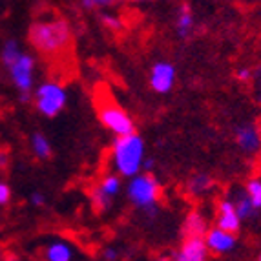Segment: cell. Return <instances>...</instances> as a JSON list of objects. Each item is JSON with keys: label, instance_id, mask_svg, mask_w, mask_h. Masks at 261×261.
Instances as JSON below:
<instances>
[{"label": "cell", "instance_id": "cell-1", "mask_svg": "<svg viewBox=\"0 0 261 261\" xmlns=\"http://www.w3.org/2000/svg\"><path fill=\"white\" fill-rule=\"evenodd\" d=\"M28 40L40 55L59 57L71 46V30L64 18H40L30 26Z\"/></svg>", "mask_w": 261, "mask_h": 261}, {"label": "cell", "instance_id": "cell-2", "mask_svg": "<svg viewBox=\"0 0 261 261\" xmlns=\"http://www.w3.org/2000/svg\"><path fill=\"white\" fill-rule=\"evenodd\" d=\"M144 161V143L137 134L115 137L113 143V165L124 177L139 175Z\"/></svg>", "mask_w": 261, "mask_h": 261}, {"label": "cell", "instance_id": "cell-3", "mask_svg": "<svg viewBox=\"0 0 261 261\" xmlns=\"http://www.w3.org/2000/svg\"><path fill=\"white\" fill-rule=\"evenodd\" d=\"M161 185L152 174H139L130 179L128 197L137 208H143L146 214H155V203L159 199Z\"/></svg>", "mask_w": 261, "mask_h": 261}, {"label": "cell", "instance_id": "cell-4", "mask_svg": "<svg viewBox=\"0 0 261 261\" xmlns=\"http://www.w3.org/2000/svg\"><path fill=\"white\" fill-rule=\"evenodd\" d=\"M97 113H99V121L117 137L135 134L134 121L130 119V115L119 105H115L110 95L99 97V100H97Z\"/></svg>", "mask_w": 261, "mask_h": 261}, {"label": "cell", "instance_id": "cell-5", "mask_svg": "<svg viewBox=\"0 0 261 261\" xmlns=\"http://www.w3.org/2000/svg\"><path fill=\"white\" fill-rule=\"evenodd\" d=\"M35 106L44 117H55L64 110L66 100H68V93H66L64 86L61 83H42L35 90Z\"/></svg>", "mask_w": 261, "mask_h": 261}, {"label": "cell", "instance_id": "cell-6", "mask_svg": "<svg viewBox=\"0 0 261 261\" xmlns=\"http://www.w3.org/2000/svg\"><path fill=\"white\" fill-rule=\"evenodd\" d=\"M8 71L13 86L20 92V100L30 102L31 90H33V83H35V59L30 53H22L17 61L9 66Z\"/></svg>", "mask_w": 261, "mask_h": 261}, {"label": "cell", "instance_id": "cell-7", "mask_svg": "<svg viewBox=\"0 0 261 261\" xmlns=\"http://www.w3.org/2000/svg\"><path fill=\"white\" fill-rule=\"evenodd\" d=\"M175 68L170 62H157L150 71V86L157 93H168L174 86Z\"/></svg>", "mask_w": 261, "mask_h": 261}, {"label": "cell", "instance_id": "cell-8", "mask_svg": "<svg viewBox=\"0 0 261 261\" xmlns=\"http://www.w3.org/2000/svg\"><path fill=\"white\" fill-rule=\"evenodd\" d=\"M236 141L243 152L256 153L261 148V134L254 124H243L236 128Z\"/></svg>", "mask_w": 261, "mask_h": 261}, {"label": "cell", "instance_id": "cell-9", "mask_svg": "<svg viewBox=\"0 0 261 261\" xmlns=\"http://www.w3.org/2000/svg\"><path fill=\"white\" fill-rule=\"evenodd\" d=\"M205 245L208 250H212V252H216V254L230 252L232 248L236 247V236L219 230V228H212V230L206 232Z\"/></svg>", "mask_w": 261, "mask_h": 261}, {"label": "cell", "instance_id": "cell-10", "mask_svg": "<svg viewBox=\"0 0 261 261\" xmlns=\"http://www.w3.org/2000/svg\"><path fill=\"white\" fill-rule=\"evenodd\" d=\"M206 250L208 248L205 245V240L190 238V240H185L175 261H206Z\"/></svg>", "mask_w": 261, "mask_h": 261}, {"label": "cell", "instance_id": "cell-11", "mask_svg": "<svg viewBox=\"0 0 261 261\" xmlns=\"http://www.w3.org/2000/svg\"><path fill=\"white\" fill-rule=\"evenodd\" d=\"M240 225H241V219L238 218L232 201L228 199L223 201L221 205H219V218L216 228H219L223 232H228V234H236V232L240 230Z\"/></svg>", "mask_w": 261, "mask_h": 261}, {"label": "cell", "instance_id": "cell-12", "mask_svg": "<svg viewBox=\"0 0 261 261\" xmlns=\"http://www.w3.org/2000/svg\"><path fill=\"white\" fill-rule=\"evenodd\" d=\"M206 232H208V225H206V219L203 218V214L197 212V210L188 214L183 223L185 240H190V238H201V240H205Z\"/></svg>", "mask_w": 261, "mask_h": 261}, {"label": "cell", "instance_id": "cell-13", "mask_svg": "<svg viewBox=\"0 0 261 261\" xmlns=\"http://www.w3.org/2000/svg\"><path fill=\"white\" fill-rule=\"evenodd\" d=\"M71 256H73L71 247L64 241H53L44 250L46 261H71Z\"/></svg>", "mask_w": 261, "mask_h": 261}, {"label": "cell", "instance_id": "cell-14", "mask_svg": "<svg viewBox=\"0 0 261 261\" xmlns=\"http://www.w3.org/2000/svg\"><path fill=\"white\" fill-rule=\"evenodd\" d=\"M22 49L20 46H18L17 40L13 39H8L4 42V46H2V51H0V59H2V62H4L6 68H9V66L13 64L15 61H17L18 57L22 55Z\"/></svg>", "mask_w": 261, "mask_h": 261}, {"label": "cell", "instance_id": "cell-15", "mask_svg": "<svg viewBox=\"0 0 261 261\" xmlns=\"http://www.w3.org/2000/svg\"><path fill=\"white\" fill-rule=\"evenodd\" d=\"M31 150L39 159H49L51 155V144H49L48 137L42 134L31 135Z\"/></svg>", "mask_w": 261, "mask_h": 261}, {"label": "cell", "instance_id": "cell-16", "mask_svg": "<svg viewBox=\"0 0 261 261\" xmlns=\"http://www.w3.org/2000/svg\"><path fill=\"white\" fill-rule=\"evenodd\" d=\"M192 28H194V15L187 6H183V9L177 15V35L181 39H187L190 37Z\"/></svg>", "mask_w": 261, "mask_h": 261}, {"label": "cell", "instance_id": "cell-17", "mask_svg": "<svg viewBox=\"0 0 261 261\" xmlns=\"http://www.w3.org/2000/svg\"><path fill=\"white\" fill-rule=\"evenodd\" d=\"M212 179L205 174H196L192 175L190 181H188V190L194 196H201V194H206V192L212 188Z\"/></svg>", "mask_w": 261, "mask_h": 261}, {"label": "cell", "instance_id": "cell-18", "mask_svg": "<svg viewBox=\"0 0 261 261\" xmlns=\"http://www.w3.org/2000/svg\"><path fill=\"white\" fill-rule=\"evenodd\" d=\"M232 205L236 208V214H238V218L245 219V218H250L254 212V206L250 203V199L247 197V194H240L238 201H232Z\"/></svg>", "mask_w": 261, "mask_h": 261}, {"label": "cell", "instance_id": "cell-19", "mask_svg": "<svg viewBox=\"0 0 261 261\" xmlns=\"http://www.w3.org/2000/svg\"><path fill=\"white\" fill-rule=\"evenodd\" d=\"M97 187L105 192L108 197H113V196H117L119 190H121V179H119L117 175H106Z\"/></svg>", "mask_w": 261, "mask_h": 261}, {"label": "cell", "instance_id": "cell-20", "mask_svg": "<svg viewBox=\"0 0 261 261\" xmlns=\"http://www.w3.org/2000/svg\"><path fill=\"white\" fill-rule=\"evenodd\" d=\"M247 197L250 199V203H252L254 210L261 208V181H257V179H252V181H248L247 183Z\"/></svg>", "mask_w": 261, "mask_h": 261}, {"label": "cell", "instance_id": "cell-21", "mask_svg": "<svg viewBox=\"0 0 261 261\" xmlns=\"http://www.w3.org/2000/svg\"><path fill=\"white\" fill-rule=\"evenodd\" d=\"M92 199H93V205H95L99 210H108L110 205H112V197L106 196L99 187H95L92 190Z\"/></svg>", "mask_w": 261, "mask_h": 261}, {"label": "cell", "instance_id": "cell-22", "mask_svg": "<svg viewBox=\"0 0 261 261\" xmlns=\"http://www.w3.org/2000/svg\"><path fill=\"white\" fill-rule=\"evenodd\" d=\"M102 24H105L106 28H110V30H113V31H119L122 28L121 18L113 17V15H102Z\"/></svg>", "mask_w": 261, "mask_h": 261}, {"label": "cell", "instance_id": "cell-23", "mask_svg": "<svg viewBox=\"0 0 261 261\" xmlns=\"http://www.w3.org/2000/svg\"><path fill=\"white\" fill-rule=\"evenodd\" d=\"M9 199H11V188L4 181H0V205H6Z\"/></svg>", "mask_w": 261, "mask_h": 261}, {"label": "cell", "instance_id": "cell-24", "mask_svg": "<svg viewBox=\"0 0 261 261\" xmlns=\"http://www.w3.org/2000/svg\"><path fill=\"white\" fill-rule=\"evenodd\" d=\"M30 201H31V205L44 206V205H46V196H44V194H40V192H33V194L30 196Z\"/></svg>", "mask_w": 261, "mask_h": 261}, {"label": "cell", "instance_id": "cell-25", "mask_svg": "<svg viewBox=\"0 0 261 261\" xmlns=\"http://www.w3.org/2000/svg\"><path fill=\"white\" fill-rule=\"evenodd\" d=\"M236 79H238V81H241V83H247V81H250V79H252V71L247 70V68H241V70L236 71Z\"/></svg>", "mask_w": 261, "mask_h": 261}, {"label": "cell", "instance_id": "cell-26", "mask_svg": "<svg viewBox=\"0 0 261 261\" xmlns=\"http://www.w3.org/2000/svg\"><path fill=\"white\" fill-rule=\"evenodd\" d=\"M83 6L84 8H106V6H110V2H106V0H84Z\"/></svg>", "mask_w": 261, "mask_h": 261}, {"label": "cell", "instance_id": "cell-27", "mask_svg": "<svg viewBox=\"0 0 261 261\" xmlns=\"http://www.w3.org/2000/svg\"><path fill=\"white\" fill-rule=\"evenodd\" d=\"M119 252L115 248H105V259L106 261H117Z\"/></svg>", "mask_w": 261, "mask_h": 261}, {"label": "cell", "instance_id": "cell-28", "mask_svg": "<svg viewBox=\"0 0 261 261\" xmlns=\"http://www.w3.org/2000/svg\"><path fill=\"white\" fill-rule=\"evenodd\" d=\"M6 165H8V153L0 152V168H4Z\"/></svg>", "mask_w": 261, "mask_h": 261}, {"label": "cell", "instance_id": "cell-29", "mask_svg": "<svg viewBox=\"0 0 261 261\" xmlns=\"http://www.w3.org/2000/svg\"><path fill=\"white\" fill-rule=\"evenodd\" d=\"M143 168L150 172V170L153 168V159H144V161H143Z\"/></svg>", "mask_w": 261, "mask_h": 261}, {"label": "cell", "instance_id": "cell-30", "mask_svg": "<svg viewBox=\"0 0 261 261\" xmlns=\"http://www.w3.org/2000/svg\"><path fill=\"white\" fill-rule=\"evenodd\" d=\"M252 77H254V79H256V83H257V86H259V88H261V66H259V68H257V71H256V73H252Z\"/></svg>", "mask_w": 261, "mask_h": 261}, {"label": "cell", "instance_id": "cell-31", "mask_svg": "<svg viewBox=\"0 0 261 261\" xmlns=\"http://www.w3.org/2000/svg\"><path fill=\"white\" fill-rule=\"evenodd\" d=\"M157 261H170V259H168V257H159Z\"/></svg>", "mask_w": 261, "mask_h": 261}, {"label": "cell", "instance_id": "cell-32", "mask_svg": "<svg viewBox=\"0 0 261 261\" xmlns=\"http://www.w3.org/2000/svg\"><path fill=\"white\" fill-rule=\"evenodd\" d=\"M259 261H261V256H259Z\"/></svg>", "mask_w": 261, "mask_h": 261}]
</instances>
